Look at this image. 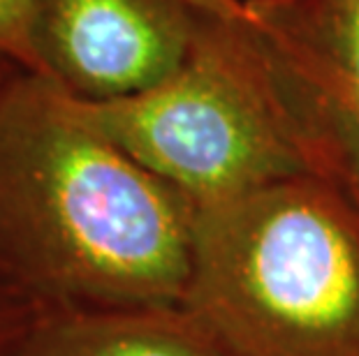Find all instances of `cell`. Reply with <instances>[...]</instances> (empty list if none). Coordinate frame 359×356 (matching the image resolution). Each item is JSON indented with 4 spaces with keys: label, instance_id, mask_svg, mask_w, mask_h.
I'll use <instances>...</instances> for the list:
<instances>
[{
    "label": "cell",
    "instance_id": "3957f363",
    "mask_svg": "<svg viewBox=\"0 0 359 356\" xmlns=\"http://www.w3.org/2000/svg\"><path fill=\"white\" fill-rule=\"evenodd\" d=\"M190 49L147 93L74 107L193 206L236 199L327 164L266 58L243 0H190Z\"/></svg>",
    "mask_w": 359,
    "mask_h": 356
},
{
    "label": "cell",
    "instance_id": "6da1fadb",
    "mask_svg": "<svg viewBox=\"0 0 359 356\" xmlns=\"http://www.w3.org/2000/svg\"><path fill=\"white\" fill-rule=\"evenodd\" d=\"M193 204L47 74L0 86V262L42 310L181 308Z\"/></svg>",
    "mask_w": 359,
    "mask_h": 356
},
{
    "label": "cell",
    "instance_id": "7a4b0ae2",
    "mask_svg": "<svg viewBox=\"0 0 359 356\" xmlns=\"http://www.w3.org/2000/svg\"><path fill=\"white\" fill-rule=\"evenodd\" d=\"M181 308L225 356H359V201L304 176L193 206Z\"/></svg>",
    "mask_w": 359,
    "mask_h": 356
},
{
    "label": "cell",
    "instance_id": "8992f818",
    "mask_svg": "<svg viewBox=\"0 0 359 356\" xmlns=\"http://www.w3.org/2000/svg\"><path fill=\"white\" fill-rule=\"evenodd\" d=\"M3 356H225L183 308L42 310Z\"/></svg>",
    "mask_w": 359,
    "mask_h": 356
},
{
    "label": "cell",
    "instance_id": "ba28073f",
    "mask_svg": "<svg viewBox=\"0 0 359 356\" xmlns=\"http://www.w3.org/2000/svg\"><path fill=\"white\" fill-rule=\"evenodd\" d=\"M33 7L35 0H0V58L28 72H35L30 42Z\"/></svg>",
    "mask_w": 359,
    "mask_h": 356
},
{
    "label": "cell",
    "instance_id": "52a82bcc",
    "mask_svg": "<svg viewBox=\"0 0 359 356\" xmlns=\"http://www.w3.org/2000/svg\"><path fill=\"white\" fill-rule=\"evenodd\" d=\"M40 313V303L0 262V356L19 343V338L30 329Z\"/></svg>",
    "mask_w": 359,
    "mask_h": 356
},
{
    "label": "cell",
    "instance_id": "277c9868",
    "mask_svg": "<svg viewBox=\"0 0 359 356\" xmlns=\"http://www.w3.org/2000/svg\"><path fill=\"white\" fill-rule=\"evenodd\" d=\"M193 28L190 0H35V72L79 100H123L179 70Z\"/></svg>",
    "mask_w": 359,
    "mask_h": 356
},
{
    "label": "cell",
    "instance_id": "5b68a950",
    "mask_svg": "<svg viewBox=\"0 0 359 356\" xmlns=\"http://www.w3.org/2000/svg\"><path fill=\"white\" fill-rule=\"evenodd\" d=\"M334 183L359 201V0H243Z\"/></svg>",
    "mask_w": 359,
    "mask_h": 356
},
{
    "label": "cell",
    "instance_id": "9c48e42d",
    "mask_svg": "<svg viewBox=\"0 0 359 356\" xmlns=\"http://www.w3.org/2000/svg\"><path fill=\"white\" fill-rule=\"evenodd\" d=\"M17 70H21V67H17L14 63H10V60H3V58H0V86H3V83H5L7 79H10Z\"/></svg>",
    "mask_w": 359,
    "mask_h": 356
}]
</instances>
